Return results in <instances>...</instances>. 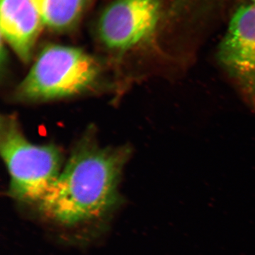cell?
<instances>
[{
	"label": "cell",
	"mask_w": 255,
	"mask_h": 255,
	"mask_svg": "<svg viewBox=\"0 0 255 255\" xmlns=\"http://www.w3.org/2000/svg\"><path fill=\"white\" fill-rule=\"evenodd\" d=\"M129 152L84 142L69 159L38 204L42 214L63 226L99 219L119 200L118 187Z\"/></svg>",
	"instance_id": "6da1fadb"
},
{
	"label": "cell",
	"mask_w": 255,
	"mask_h": 255,
	"mask_svg": "<svg viewBox=\"0 0 255 255\" xmlns=\"http://www.w3.org/2000/svg\"><path fill=\"white\" fill-rule=\"evenodd\" d=\"M100 73L99 64L83 50L53 45L42 50L18 86L17 96L31 101L70 97L88 89Z\"/></svg>",
	"instance_id": "3957f363"
},
{
	"label": "cell",
	"mask_w": 255,
	"mask_h": 255,
	"mask_svg": "<svg viewBox=\"0 0 255 255\" xmlns=\"http://www.w3.org/2000/svg\"><path fill=\"white\" fill-rule=\"evenodd\" d=\"M1 33L24 62L29 61L43 22L31 0H1Z\"/></svg>",
	"instance_id": "8992f818"
},
{
	"label": "cell",
	"mask_w": 255,
	"mask_h": 255,
	"mask_svg": "<svg viewBox=\"0 0 255 255\" xmlns=\"http://www.w3.org/2000/svg\"><path fill=\"white\" fill-rule=\"evenodd\" d=\"M218 61L255 113V5H242L221 40Z\"/></svg>",
	"instance_id": "277c9868"
},
{
	"label": "cell",
	"mask_w": 255,
	"mask_h": 255,
	"mask_svg": "<svg viewBox=\"0 0 255 255\" xmlns=\"http://www.w3.org/2000/svg\"><path fill=\"white\" fill-rule=\"evenodd\" d=\"M160 16L159 0H114L101 16L99 33L108 48L128 49L150 39Z\"/></svg>",
	"instance_id": "5b68a950"
},
{
	"label": "cell",
	"mask_w": 255,
	"mask_h": 255,
	"mask_svg": "<svg viewBox=\"0 0 255 255\" xmlns=\"http://www.w3.org/2000/svg\"><path fill=\"white\" fill-rule=\"evenodd\" d=\"M0 150L10 177L9 194L20 202L39 204L62 170L56 146L35 145L20 131L16 120L1 119Z\"/></svg>",
	"instance_id": "7a4b0ae2"
},
{
	"label": "cell",
	"mask_w": 255,
	"mask_h": 255,
	"mask_svg": "<svg viewBox=\"0 0 255 255\" xmlns=\"http://www.w3.org/2000/svg\"><path fill=\"white\" fill-rule=\"evenodd\" d=\"M252 1H253V4L255 5V0H252Z\"/></svg>",
	"instance_id": "ba28073f"
},
{
	"label": "cell",
	"mask_w": 255,
	"mask_h": 255,
	"mask_svg": "<svg viewBox=\"0 0 255 255\" xmlns=\"http://www.w3.org/2000/svg\"><path fill=\"white\" fill-rule=\"evenodd\" d=\"M43 25L55 31L73 27L80 18L87 0H31Z\"/></svg>",
	"instance_id": "52a82bcc"
}]
</instances>
